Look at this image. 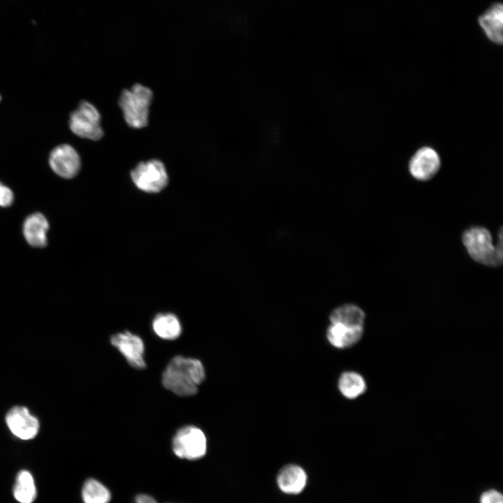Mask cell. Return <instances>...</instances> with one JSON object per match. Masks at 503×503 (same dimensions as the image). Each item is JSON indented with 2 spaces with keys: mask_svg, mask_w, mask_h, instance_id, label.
<instances>
[{
  "mask_svg": "<svg viewBox=\"0 0 503 503\" xmlns=\"http://www.w3.org/2000/svg\"><path fill=\"white\" fill-rule=\"evenodd\" d=\"M136 503H157V502L151 496L141 494L136 496Z\"/></svg>",
  "mask_w": 503,
  "mask_h": 503,
  "instance_id": "7402d4cb",
  "label": "cell"
},
{
  "mask_svg": "<svg viewBox=\"0 0 503 503\" xmlns=\"http://www.w3.org/2000/svg\"><path fill=\"white\" fill-rule=\"evenodd\" d=\"M82 498L84 503H109L111 494L101 483L94 479H89L83 485Z\"/></svg>",
  "mask_w": 503,
  "mask_h": 503,
  "instance_id": "d6986e66",
  "label": "cell"
},
{
  "mask_svg": "<svg viewBox=\"0 0 503 503\" xmlns=\"http://www.w3.org/2000/svg\"><path fill=\"white\" fill-rule=\"evenodd\" d=\"M363 335V327L330 323L326 331L329 343L335 348L347 349L357 344Z\"/></svg>",
  "mask_w": 503,
  "mask_h": 503,
  "instance_id": "5bb4252c",
  "label": "cell"
},
{
  "mask_svg": "<svg viewBox=\"0 0 503 503\" xmlns=\"http://www.w3.org/2000/svg\"><path fill=\"white\" fill-rule=\"evenodd\" d=\"M49 164L59 176L71 179L76 176L80 169V159L76 150L70 145H60L50 152Z\"/></svg>",
  "mask_w": 503,
  "mask_h": 503,
  "instance_id": "ba28073f",
  "label": "cell"
},
{
  "mask_svg": "<svg viewBox=\"0 0 503 503\" xmlns=\"http://www.w3.org/2000/svg\"><path fill=\"white\" fill-rule=\"evenodd\" d=\"M152 96V90L140 84H136L131 89L122 92L119 105L129 126L141 129L147 125Z\"/></svg>",
  "mask_w": 503,
  "mask_h": 503,
  "instance_id": "3957f363",
  "label": "cell"
},
{
  "mask_svg": "<svg viewBox=\"0 0 503 503\" xmlns=\"http://www.w3.org/2000/svg\"><path fill=\"white\" fill-rule=\"evenodd\" d=\"M71 131L79 137L99 140L103 136L101 126V115L92 103L83 101L71 112L69 119Z\"/></svg>",
  "mask_w": 503,
  "mask_h": 503,
  "instance_id": "5b68a950",
  "label": "cell"
},
{
  "mask_svg": "<svg viewBox=\"0 0 503 503\" xmlns=\"http://www.w3.org/2000/svg\"><path fill=\"white\" fill-rule=\"evenodd\" d=\"M14 201L12 190L0 182V207H10Z\"/></svg>",
  "mask_w": 503,
  "mask_h": 503,
  "instance_id": "ffe728a7",
  "label": "cell"
},
{
  "mask_svg": "<svg viewBox=\"0 0 503 503\" xmlns=\"http://www.w3.org/2000/svg\"><path fill=\"white\" fill-rule=\"evenodd\" d=\"M134 184L147 193H158L168 184V177L163 163L156 159L139 163L131 172Z\"/></svg>",
  "mask_w": 503,
  "mask_h": 503,
  "instance_id": "8992f818",
  "label": "cell"
},
{
  "mask_svg": "<svg viewBox=\"0 0 503 503\" xmlns=\"http://www.w3.org/2000/svg\"><path fill=\"white\" fill-rule=\"evenodd\" d=\"M480 503H503V497L500 492L490 490L481 495Z\"/></svg>",
  "mask_w": 503,
  "mask_h": 503,
  "instance_id": "44dd1931",
  "label": "cell"
},
{
  "mask_svg": "<svg viewBox=\"0 0 503 503\" xmlns=\"http://www.w3.org/2000/svg\"><path fill=\"white\" fill-rule=\"evenodd\" d=\"M49 223L45 217L36 212L28 216L23 224L22 231L27 243L34 247H44L47 245V233Z\"/></svg>",
  "mask_w": 503,
  "mask_h": 503,
  "instance_id": "8fae6325",
  "label": "cell"
},
{
  "mask_svg": "<svg viewBox=\"0 0 503 503\" xmlns=\"http://www.w3.org/2000/svg\"><path fill=\"white\" fill-rule=\"evenodd\" d=\"M307 474L296 465H287L277 474V482L284 493L296 495L303 490L307 484Z\"/></svg>",
  "mask_w": 503,
  "mask_h": 503,
  "instance_id": "4fadbf2b",
  "label": "cell"
},
{
  "mask_svg": "<svg viewBox=\"0 0 503 503\" xmlns=\"http://www.w3.org/2000/svg\"><path fill=\"white\" fill-rule=\"evenodd\" d=\"M205 377L204 367L199 360L176 356L163 371L162 384L177 395L190 396L197 393L198 386Z\"/></svg>",
  "mask_w": 503,
  "mask_h": 503,
  "instance_id": "6da1fadb",
  "label": "cell"
},
{
  "mask_svg": "<svg viewBox=\"0 0 503 503\" xmlns=\"http://www.w3.org/2000/svg\"><path fill=\"white\" fill-rule=\"evenodd\" d=\"M462 242L469 257L475 262L489 267H497L503 261L502 230H500L499 242L495 245L493 237L485 227L474 226L462 235Z\"/></svg>",
  "mask_w": 503,
  "mask_h": 503,
  "instance_id": "7a4b0ae2",
  "label": "cell"
},
{
  "mask_svg": "<svg viewBox=\"0 0 503 503\" xmlns=\"http://www.w3.org/2000/svg\"><path fill=\"white\" fill-rule=\"evenodd\" d=\"M479 24L488 38L501 45L503 41V7L500 3L492 5L479 17Z\"/></svg>",
  "mask_w": 503,
  "mask_h": 503,
  "instance_id": "7c38bea8",
  "label": "cell"
},
{
  "mask_svg": "<svg viewBox=\"0 0 503 503\" xmlns=\"http://www.w3.org/2000/svg\"><path fill=\"white\" fill-rule=\"evenodd\" d=\"M110 343L126 358L129 364L136 369L146 367L144 360L145 346L142 339L129 331L113 335Z\"/></svg>",
  "mask_w": 503,
  "mask_h": 503,
  "instance_id": "52a82bcc",
  "label": "cell"
},
{
  "mask_svg": "<svg viewBox=\"0 0 503 503\" xmlns=\"http://www.w3.org/2000/svg\"><path fill=\"white\" fill-rule=\"evenodd\" d=\"M172 448L174 453L180 458L197 460L206 453V437L204 432L196 426H184L175 434Z\"/></svg>",
  "mask_w": 503,
  "mask_h": 503,
  "instance_id": "277c9868",
  "label": "cell"
},
{
  "mask_svg": "<svg viewBox=\"0 0 503 503\" xmlns=\"http://www.w3.org/2000/svg\"><path fill=\"white\" fill-rule=\"evenodd\" d=\"M330 323H339L349 327H363L365 314L353 304H344L334 309L330 314Z\"/></svg>",
  "mask_w": 503,
  "mask_h": 503,
  "instance_id": "9a60e30c",
  "label": "cell"
},
{
  "mask_svg": "<svg viewBox=\"0 0 503 503\" xmlns=\"http://www.w3.org/2000/svg\"><path fill=\"white\" fill-rule=\"evenodd\" d=\"M152 328L156 335L168 340L177 338L182 331L179 319L171 313L157 314L152 321Z\"/></svg>",
  "mask_w": 503,
  "mask_h": 503,
  "instance_id": "2e32d148",
  "label": "cell"
},
{
  "mask_svg": "<svg viewBox=\"0 0 503 503\" xmlns=\"http://www.w3.org/2000/svg\"><path fill=\"white\" fill-rule=\"evenodd\" d=\"M1 95H0V101H1Z\"/></svg>",
  "mask_w": 503,
  "mask_h": 503,
  "instance_id": "603a6c76",
  "label": "cell"
},
{
  "mask_svg": "<svg viewBox=\"0 0 503 503\" xmlns=\"http://www.w3.org/2000/svg\"><path fill=\"white\" fill-rule=\"evenodd\" d=\"M441 166L438 153L430 147H423L412 156L409 163V170L414 178L419 181L432 179Z\"/></svg>",
  "mask_w": 503,
  "mask_h": 503,
  "instance_id": "30bf717a",
  "label": "cell"
},
{
  "mask_svg": "<svg viewBox=\"0 0 503 503\" xmlns=\"http://www.w3.org/2000/svg\"><path fill=\"white\" fill-rule=\"evenodd\" d=\"M13 495L20 503H32L36 497V488L31 474L27 470L20 471L13 487Z\"/></svg>",
  "mask_w": 503,
  "mask_h": 503,
  "instance_id": "ac0fdd59",
  "label": "cell"
},
{
  "mask_svg": "<svg viewBox=\"0 0 503 503\" xmlns=\"http://www.w3.org/2000/svg\"><path fill=\"white\" fill-rule=\"evenodd\" d=\"M338 388L344 397L354 399L363 395L366 391V383L360 374L355 372H345L339 378Z\"/></svg>",
  "mask_w": 503,
  "mask_h": 503,
  "instance_id": "e0dca14e",
  "label": "cell"
},
{
  "mask_svg": "<svg viewBox=\"0 0 503 503\" xmlns=\"http://www.w3.org/2000/svg\"><path fill=\"white\" fill-rule=\"evenodd\" d=\"M6 422L10 432L21 439H33L39 430L38 419L22 406L11 408L6 414Z\"/></svg>",
  "mask_w": 503,
  "mask_h": 503,
  "instance_id": "9c48e42d",
  "label": "cell"
}]
</instances>
